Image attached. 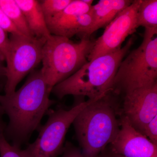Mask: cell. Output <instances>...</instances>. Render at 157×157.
Instances as JSON below:
<instances>
[{
	"label": "cell",
	"instance_id": "21",
	"mask_svg": "<svg viewBox=\"0 0 157 157\" xmlns=\"http://www.w3.org/2000/svg\"><path fill=\"white\" fill-rule=\"evenodd\" d=\"M8 33L0 28V52L5 57L8 48L9 43V37Z\"/></svg>",
	"mask_w": 157,
	"mask_h": 157
},
{
	"label": "cell",
	"instance_id": "7",
	"mask_svg": "<svg viewBox=\"0 0 157 157\" xmlns=\"http://www.w3.org/2000/svg\"><path fill=\"white\" fill-rule=\"evenodd\" d=\"M45 42L23 35H10L5 55V94L14 92L23 78L41 63L42 47Z\"/></svg>",
	"mask_w": 157,
	"mask_h": 157
},
{
	"label": "cell",
	"instance_id": "20",
	"mask_svg": "<svg viewBox=\"0 0 157 157\" xmlns=\"http://www.w3.org/2000/svg\"><path fill=\"white\" fill-rule=\"evenodd\" d=\"M59 157H83L81 150L70 142L65 144L63 151Z\"/></svg>",
	"mask_w": 157,
	"mask_h": 157
},
{
	"label": "cell",
	"instance_id": "19",
	"mask_svg": "<svg viewBox=\"0 0 157 157\" xmlns=\"http://www.w3.org/2000/svg\"><path fill=\"white\" fill-rule=\"evenodd\" d=\"M142 134L152 143L157 145V116L147 124Z\"/></svg>",
	"mask_w": 157,
	"mask_h": 157
},
{
	"label": "cell",
	"instance_id": "15",
	"mask_svg": "<svg viewBox=\"0 0 157 157\" xmlns=\"http://www.w3.org/2000/svg\"><path fill=\"white\" fill-rule=\"evenodd\" d=\"M137 20L138 27L157 29V0H141L137 10Z\"/></svg>",
	"mask_w": 157,
	"mask_h": 157
},
{
	"label": "cell",
	"instance_id": "2",
	"mask_svg": "<svg viewBox=\"0 0 157 157\" xmlns=\"http://www.w3.org/2000/svg\"><path fill=\"white\" fill-rule=\"evenodd\" d=\"M118 96L111 92L85 107L73 121L83 157H99L115 139L121 113Z\"/></svg>",
	"mask_w": 157,
	"mask_h": 157
},
{
	"label": "cell",
	"instance_id": "1",
	"mask_svg": "<svg viewBox=\"0 0 157 157\" xmlns=\"http://www.w3.org/2000/svg\"><path fill=\"white\" fill-rule=\"evenodd\" d=\"M51 92L40 70H34L19 90L0 95V105L9 118L4 135L12 145L20 147L39 128L43 116L55 103L50 99Z\"/></svg>",
	"mask_w": 157,
	"mask_h": 157
},
{
	"label": "cell",
	"instance_id": "9",
	"mask_svg": "<svg viewBox=\"0 0 157 157\" xmlns=\"http://www.w3.org/2000/svg\"><path fill=\"white\" fill-rule=\"evenodd\" d=\"M93 2L92 0H72L61 12L46 19L51 34L69 39L75 35L84 38L92 24Z\"/></svg>",
	"mask_w": 157,
	"mask_h": 157
},
{
	"label": "cell",
	"instance_id": "11",
	"mask_svg": "<svg viewBox=\"0 0 157 157\" xmlns=\"http://www.w3.org/2000/svg\"><path fill=\"white\" fill-rule=\"evenodd\" d=\"M120 129L108 146L111 151L124 157H157V145L133 128L125 116L120 117Z\"/></svg>",
	"mask_w": 157,
	"mask_h": 157
},
{
	"label": "cell",
	"instance_id": "6",
	"mask_svg": "<svg viewBox=\"0 0 157 157\" xmlns=\"http://www.w3.org/2000/svg\"><path fill=\"white\" fill-rule=\"evenodd\" d=\"M101 97L80 101L69 109H49L48 120L40 128L37 139L22 150L24 157L60 156L64 147L66 134L73 121L85 107Z\"/></svg>",
	"mask_w": 157,
	"mask_h": 157
},
{
	"label": "cell",
	"instance_id": "8",
	"mask_svg": "<svg viewBox=\"0 0 157 157\" xmlns=\"http://www.w3.org/2000/svg\"><path fill=\"white\" fill-rule=\"evenodd\" d=\"M140 2L141 0L133 1L106 26L103 34L94 41L88 61L121 48L127 37L134 33L138 28L137 15Z\"/></svg>",
	"mask_w": 157,
	"mask_h": 157
},
{
	"label": "cell",
	"instance_id": "13",
	"mask_svg": "<svg viewBox=\"0 0 157 157\" xmlns=\"http://www.w3.org/2000/svg\"><path fill=\"white\" fill-rule=\"evenodd\" d=\"M24 15L32 36L46 41L51 34L39 1L15 0Z\"/></svg>",
	"mask_w": 157,
	"mask_h": 157
},
{
	"label": "cell",
	"instance_id": "12",
	"mask_svg": "<svg viewBox=\"0 0 157 157\" xmlns=\"http://www.w3.org/2000/svg\"><path fill=\"white\" fill-rule=\"evenodd\" d=\"M132 2L131 0H101L92 6L90 11L93 16L92 24L84 38L90 39L95 31L108 25Z\"/></svg>",
	"mask_w": 157,
	"mask_h": 157
},
{
	"label": "cell",
	"instance_id": "14",
	"mask_svg": "<svg viewBox=\"0 0 157 157\" xmlns=\"http://www.w3.org/2000/svg\"><path fill=\"white\" fill-rule=\"evenodd\" d=\"M0 7L21 34L29 38H34L24 15L15 0H0Z\"/></svg>",
	"mask_w": 157,
	"mask_h": 157
},
{
	"label": "cell",
	"instance_id": "5",
	"mask_svg": "<svg viewBox=\"0 0 157 157\" xmlns=\"http://www.w3.org/2000/svg\"><path fill=\"white\" fill-rule=\"evenodd\" d=\"M94 42L86 38L74 42L67 37L51 35L42 47L40 71L51 90L87 63Z\"/></svg>",
	"mask_w": 157,
	"mask_h": 157
},
{
	"label": "cell",
	"instance_id": "24",
	"mask_svg": "<svg viewBox=\"0 0 157 157\" xmlns=\"http://www.w3.org/2000/svg\"><path fill=\"white\" fill-rule=\"evenodd\" d=\"M4 114H5V113H4V111H3L2 108L0 105V127L3 128L5 130L6 124V122H5V121L3 120V115Z\"/></svg>",
	"mask_w": 157,
	"mask_h": 157
},
{
	"label": "cell",
	"instance_id": "17",
	"mask_svg": "<svg viewBox=\"0 0 157 157\" xmlns=\"http://www.w3.org/2000/svg\"><path fill=\"white\" fill-rule=\"evenodd\" d=\"M4 131L0 127V157H25L20 147L12 145L7 140Z\"/></svg>",
	"mask_w": 157,
	"mask_h": 157
},
{
	"label": "cell",
	"instance_id": "23",
	"mask_svg": "<svg viewBox=\"0 0 157 157\" xmlns=\"http://www.w3.org/2000/svg\"><path fill=\"white\" fill-rule=\"evenodd\" d=\"M99 157H124L121 155L117 154L111 151L110 149L107 147V148L105 149Z\"/></svg>",
	"mask_w": 157,
	"mask_h": 157
},
{
	"label": "cell",
	"instance_id": "22",
	"mask_svg": "<svg viewBox=\"0 0 157 157\" xmlns=\"http://www.w3.org/2000/svg\"><path fill=\"white\" fill-rule=\"evenodd\" d=\"M5 63V57L3 53L0 52V83L4 79L6 82V70Z\"/></svg>",
	"mask_w": 157,
	"mask_h": 157
},
{
	"label": "cell",
	"instance_id": "3",
	"mask_svg": "<svg viewBox=\"0 0 157 157\" xmlns=\"http://www.w3.org/2000/svg\"><path fill=\"white\" fill-rule=\"evenodd\" d=\"M131 37L119 50L88 61L75 73L54 86L52 92L61 99L67 95L95 99L111 92L121 62L135 42Z\"/></svg>",
	"mask_w": 157,
	"mask_h": 157
},
{
	"label": "cell",
	"instance_id": "16",
	"mask_svg": "<svg viewBox=\"0 0 157 157\" xmlns=\"http://www.w3.org/2000/svg\"><path fill=\"white\" fill-rule=\"evenodd\" d=\"M72 0H43L39 1L45 19L61 12Z\"/></svg>",
	"mask_w": 157,
	"mask_h": 157
},
{
	"label": "cell",
	"instance_id": "10",
	"mask_svg": "<svg viewBox=\"0 0 157 157\" xmlns=\"http://www.w3.org/2000/svg\"><path fill=\"white\" fill-rule=\"evenodd\" d=\"M121 111L133 128L143 134L147 124L157 116V84L124 95Z\"/></svg>",
	"mask_w": 157,
	"mask_h": 157
},
{
	"label": "cell",
	"instance_id": "18",
	"mask_svg": "<svg viewBox=\"0 0 157 157\" xmlns=\"http://www.w3.org/2000/svg\"><path fill=\"white\" fill-rule=\"evenodd\" d=\"M0 28L10 35H21L17 30L11 20L0 7Z\"/></svg>",
	"mask_w": 157,
	"mask_h": 157
},
{
	"label": "cell",
	"instance_id": "4",
	"mask_svg": "<svg viewBox=\"0 0 157 157\" xmlns=\"http://www.w3.org/2000/svg\"><path fill=\"white\" fill-rule=\"evenodd\" d=\"M157 84V29H145L143 40L121 62L111 92L118 97Z\"/></svg>",
	"mask_w": 157,
	"mask_h": 157
}]
</instances>
